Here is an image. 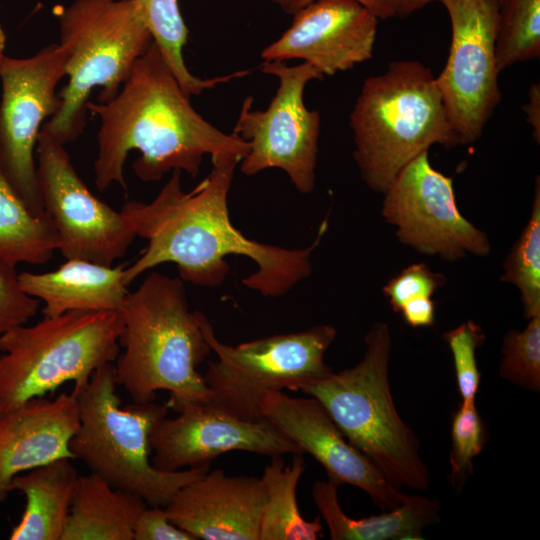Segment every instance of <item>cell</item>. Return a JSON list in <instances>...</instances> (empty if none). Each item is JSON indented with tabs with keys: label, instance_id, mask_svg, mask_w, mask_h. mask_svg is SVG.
Returning a JSON list of instances; mask_svg holds the SVG:
<instances>
[{
	"label": "cell",
	"instance_id": "cell-1",
	"mask_svg": "<svg viewBox=\"0 0 540 540\" xmlns=\"http://www.w3.org/2000/svg\"><path fill=\"white\" fill-rule=\"evenodd\" d=\"M241 159L233 154L211 156L212 169L186 192L175 170L150 202L130 201L123 212L137 236L147 240L140 257L124 269L129 286L138 276L163 263H174L184 282L216 287L226 279L229 255L244 256L257 269L242 283L265 297L287 294L312 272L311 256L328 228L325 219L311 245L287 249L245 236L230 219L228 195Z\"/></svg>",
	"mask_w": 540,
	"mask_h": 540
},
{
	"label": "cell",
	"instance_id": "cell-2",
	"mask_svg": "<svg viewBox=\"0 0 540 540\" xmlns=\"http://www.w3.org/2000/svg\"><path fill=\"white\" fill-rule=\"evenodd\" d=\"M98 116L95 185L104 191L117 183L124 191V167L132 150L136 176L144 182L162 179L175 170L196 177L206 154H233L241 160L250 145L204 119L165 63L152 41L137 59L117 95L108 102L88 101Z\"/></svg>",
	"mask_w": 540,
	"mask_h": 540
},
{
	"label": "cell",
	"instance_id": "cell-3",
	"mask_svg": "<svg viewBox=\"0 0 540 540\" xmlns=\"http://www.w3.org/2000/svg\"><path fill=\"white\" fill-rule=\"evenodd\" d=\"M124 330L116 359L118 385L133 402H153L158 391L169 393L168 408L177 413L211 401L210 391L197 367L212 352L190 311L184 281L151 272L122 309Z\"/></svg>",
	"mask_w": 540,
	"mask_h": 540
},
{
	"label": "cell",
	"instance_id": "cell-4",
	"mask_svg": "<svg viewBox=\"0 0 540 540\" xmlns=\"http://www.w3.org/2000/svg\"><path fill=\"white\" fill-rule=\"evenodd\" d=\"M350 127L360 175L379 193L432 145H458L435 76L418 60L390 62L383 73L366 78Z\"/></svg>",
	"mask_w": 540,
	"mask_h": 540
},
{
	"label": "cell",
	"instance_id": "cell-5",
	"mask_svg": "<svg viewBox=\"0 0 540 540\" xmlns=\"http://www.w3.org/2000/svg\"><path fill=\"white\" fill-rule=\"evenodd\" d=\"M117 385L114 364L107 363L82 389L73 390L79 427L70 452L113 488L140 497L148 506L165 507L181 487L210 470V464L176 471L156 468L150 433L169 408L154 401L121 406Z\"/></svg>",
	"mask_w": 540,
	"mask_h": 540
},
{
	"label": "cell",
	"instance_id": "cell-6",
	"mask_svg": "<svg viewBox=\"0 0 540 540\" xmlns=\"http://www.w3.org/2000/svg\"><path fill=\"white\" fill-rule=\"evenodd\" d=\"M365 344L358 364L309 382L299 391L321 402L347 440L391 484L424 491L430 484L429 469L420 456L419 440L398 414L390 390L388 325L373 324Z\"/></svg>",
	"mask_w": 540,
	"mask_h": 540
},
{
	"label": "cell",
	"instance_id": "cell-7",
	"mask_svg": "<svg viewBox=\"0 0 540 540\" xmlns=\"http://www.w3.org/2000/svg\"><path fill=\"white\" fill-rule=\"evenodd\" d=\"M58 20L69 80L42 130L65 146L85 128L91 92L99 87L98 102L112 100L153 39L134 0H75Z\"/></svg>",
	"mask_w": 540,
	"mask_h": 540
},
{
	"label": "cell",
	"instance_id": "cell-8",
	"mask_svg": "<svg viewBox=\"0 0 540 540\" xmlns=\"http://www.w3.org/2000/svg\"><path fill=\"white\" fill-rule=\"evenodd\" d=\"M123 330L121 311H71L1 333L0 414L69 381L82 389L116 361Z\"/></svg>",
	"mask_w": 540,
	"mask_h": 540
},
{
	"label": "cell",
	"instance_id": "cell-9",
	"mask_svg": "<svg viewBox=\"0 0 540 540\" xmlns=\"http://www.w3.org/2000/svg\"><path fill=\"white\" fill-rule=\"evenodd\" d=\"M196 314L217 356V360L208 362L203 375L211 401L239 418L260 420V405L267 393L299 391L303 385L333 372L324 360L337 336L332 325H316L230 346L218 340L202 312Z\"/></svg>",
	"mask_w": 540,
	"mask_h": 540
},
{
	"label": "cell",
	"instance_id": "cell-10",
	"mask_svg": "<svg viewBox=\"0 0 540 540\" xmlns=\"http://www.w3.org/2000/svg\"><path fill=\"white\" fill-rule=\"evenodd\" d=\"M261 70L278 79V88L265 110H253V98L244 99L233 128L248 142L249 152L240 171L253 176L269 168L283 170L300 193L315 186L321 117L304 102L306 85L324 76L309 63L289 66L283 61H264Z\"/></svg>",
	"mask_w": 540,
	"mask_h": 540
},
{
	"label": "cell",
	"instance_id": "cell-11",
	"mask_svg": "<svg viewBox=\"0 0 540 540\" xmlns=\"http://www.w3.org/2000/svg\"><path fill=\"white\" fill-rule=\"evenodd\" d=\"M451 23V44L435 76L458 145L478 140L501 100L495 45L502 0H439Z\"/></svg>",
	"mask_w": 540,
	"mask_h": 540
},
{
	"label": "cell",
	"instance_id": "cell-12",
	"mask_svg": "<svg viewBox=\"0 0 540 540\" xmlns=\"http://www.w3.org/2000/svg\"><path fill=\"white\" fill-rule=\"evenodd\" d=\"M66 59L65 48L52 43L31 57L5 55L0 62V166L36 215L43 213L36 145L45 120L58 111L56 88L65 76Z\"/></svg>",
	"mask_w": 540,
	"mask_h": 540
},
{
	"label": "cell",
	"instance_id": "cell-13",
	"mask_svg": "<svg viewBox=\"0 0 540 540\" xmlns=\"http://www.w3.org/2000/svg\"><path fill=\"white\" fill-rule=\"evenodd\" d=\"M35 154L43 211L57 233L62 256L112 266L137 237L130 219L90 192L65 146L43 130Z\"/></svg>",
	"mask_w": 540,
	"mask_h": 540
},
{
	"label": "cell",
	"instance_id": "cell-14",
	"mask_svg": "<svg viewBox=\"0 0 540 540\" xmlns=\"http://www.w3.org/2000/svg\"><path fill=\"white\" fill-rule=\"evenodd\" d=\"M383 194V218L401 243L419 253L447 261L490 253L488 236L459 211L452 178L431 165L428 151L407 164Z\"/></svg>",
	"mask_w": 540,
	"mask_h": 540
},
{
	"label": "cell",
	"instance_id": "cell-15",
	"mask_svg": "<svg viewBox=\"0 0 540 540\" xmlns=\"http://www.w3.org/2000/svg\"><path fill=\"white\" fill-rule=\"evenodd\" d=\"M152 464L164 471L210 464L229 451L268 457L304 454L265 418L249 421L212 401L196 403L160 419L150 433Z\"/></svg>",
	"mask_w": 540,
	"mask_h": 540
},
{
	"label": "cell",
	"instance_id": "cell-16",
	"mask_svg": "<svg viewBox=\"0 0 540 540\" xmlns=\"http://www.w3.org/2000/svg\"><path fill=\"white\" fill-rule=\"evenodd\" d=\"M262 418L310 454L336 485L349 484L366 492L384 511L408 497L391 484L379 468L355 448L316 398L291 397L283 391L267 393L260 405Z\"/></svg>",
	"mask_w": 540,
	"mask_h": 540
},
{
	"label": "cell",
	"instance_id": "cell-17",
	"mask_svg": "<svg viewBox=\"0 0 540 540\" xmlns=\"http://www.w3.org/2000/svg\"><path fill=\"white\" fill-rule=\"evenodd\" d=\"M379 18L357 0H315L261 51L264 61L301 59L323 76L372 58Z\"/></svg>",
	"mask_w": 540,
	"mask_h": 540
},
{
	"label": "cell",
	"instance_id": "cell-18",
	"mask_svg": "<svg viewBox=\"0 0 540 540\" xmlns=\"http://www.w3.org/2000/svg\"><path fill=\"white\" fill-rule=\"evenodd\" d=\"M265 499L261 478L214 469L181 487L164 510L197 540H259Z\"/></svg>",
	"mask_w": 540,
	"mask_h": 540
},
{
	"label": "cell",
	"instance_id": "cell-19",
	"mask_svg": "<svg viewBox=\"0 0 540 540\" xmlns=\"http://www.w3.org/2000/svg\"><path fill=\"white\" fill-rule=\"evenodd\" d=\"M79 427L76 392L38 397L0 414V502L13 477L59 458L73 456L69 443Z\"/></svg>",
	"mask_w": 540,
	"mask_h": 540
},
{
	"label": "cell",
	"instance_id": "cell-20",
	"mask_svg": "<svg viewBox=\"0 0 540 540\" xmlns=\"http://www.w3.org/2000/svg\"><path fill=\"white\" fill-rule=\"evenodd\" d=\"M125 264L108 266L82 259H66L45 273L21 272V288L42 300L44 316L71 311H122L129 293Z\"/></svg>",
	"mask_w": 540,
	"mask_h": 540
},
{
	"label": "cell",
	"instance_id": "cell-21",
	"mask_svg": "<svg viewBox=\"0 0 540 540\" xmlns=\"http://www.w3.org/2000/svg\"><path fill=\"white\" fill-rule=\"evenodd\" d=\"M338 485L331 480L316 481L312 497L328 526L332 540H418L422 529L438 520L439 503L420 495H408L397 508L366 518L353 519L342 510Z\"/></svg>",
	"mask_w": 540,
	"mask_h": 540
},
{
	"label": "cell",
	"instance_id": "cell-22",
	"mask_svg": "<svg viewBox=\"0 0 540 540\" xmlns=\"http://www.w3.org/2000/svg\"><path fill=\"white\" fill-rule=\"evenodd\" d=\"M71 460L59 458L13 477L9 492H22L26 504L10 540H61L79 477Z\"/></svg>",
	"mask_w": 540,
	"mask_h": 540
},
{
	"label": "cell",
	"instance_id": "cell-23",
	"mask_svg": "<svg viewBox=\"0 0 540 540\" xmlns=\"http://www.w3.org/2000/svg\"><path fill=\"white\" fill-rule=\"evenodd\" d=\"M147 506L96 474L79 475L61 540H133L135 522Z\"/></svg>",
	"mask_w": 540,
	"mask_h": 540
},
{
	"label": "cell",
	"instance_id": "cell-24",
	"mask_svg": "<svg viewBox=\"0 0 540 540\" xmlns=\"http://www.w3.org/2000/svg\"><path fill=\"white\" fill-rule=\"evenodd\" d=\"M304 470V454H292L289 465L282 456L270 457L260 477L266 499L259 540H316L321 536L320 519L307 521L297 505V485Z\"/></svg>",
	"mask_w": 540,
	"mask_h": 540
},
{
	"label": "cell",
	"instance_id": "cell-25",
	"mask_svg": "<svg viewBox=\"0 0 540 540\" xmlns=\"http://www.w3.org/2000/svg\"><path fill=\"white\" fill-rule=\"evenodd\" d=\"M58 248L49 217L29 210L0 166V260L43 265Z\"/></svg>",
	"mask_w": 540,
	"mask_h": 540
},
{
	"label": "cell",
	"instance_id": "cell-26",
	"mask_svg": "<svg viewBox=\"0 0 540 540\" xmlns=\"http://www.w3.org/2000/svg\"><path fill=\"white\" fill-rule=\"evenodd\" d=\"M134 1L165 63L189 97L197 96L221 82L248 73L242 71L212 79H202L193 75L183 57V48L187 43L189 31L181 14L178 0Z\"/></svg>",
	"mask_w": 540,
	"mask_h": 540
},
{
	"label": "cell",
	"instance_id": "cell-27",
	"mask_svg": "<svg viewBox=\"0 0 540 540\" xmlns=\"http://www.w3.org/2000/svg\"><path fill=\"white\" fill-rule=\"evenodd\" d=\"M503 282L520 292L527 319L540 316V181L535 180L529 220L503 263Z\"/></svg>",
	"mask_w": 540,
	"mask_h": 540
},
{
	"label": "cell",
	"instance_id": "cell-28",
	"mask_svg": "<svg viewBox=\"0 0 540 540\" xmlns=\"http://www.w3.org/2000/svg\"><path fill=\"white\" fill-rule=\"evenodd\" d=\"M499 73L540 57V0H502L495 45Z\"/></svg>",
	"mask_w": 540,
	"mask_h": 540
},
{
	"label": "cell",
	"instance_id": "cell-29",
	"mask_svg": "<svg viewBox=\"0 0 540 540\" xmlns=\"http://www.w3.org/2000/svg\"><path fill=\"white\" fill-rule=\"evenodd\" d=\"M500 377L522 388L540 390V316L524 330H509L503 338Z\"/></svg>",
	"mask_w": 540,
	"mask_h": 540
},
{
	"label": "cell",
	"instance_id": "cell-30",
	"mask_svg": "<svg viewBox=\"0 0 540 540\" xmlns=\"http://www.w3.org/2000/svg\"><path fill=\"white\" fill-rule=\"evenodd\" d=\"M450 482L461 489L467 476L473 473V459L482 451L486 431L475 402H462L455 412L451 427Z\"/></svg>",
	"mask_w": 540,
	"mask_h": 540
},
{
	"label": "cell",
	"instance_id": "cell-31",
	"mask_svg": "<svg viewBox=\"0 0 540 540\" xmlns=\"http://www.w3.org/2000/svg\"><path fill=\"white\" fill-rule=\"evenodd\" d=\"M452 353L457 388L462 402H475L481 374L476 361V350L485 340L481 327L466 321L444 334Z\"/></svg>",
	"mask_w": 540,
	"mask_h": 540
},
{
	"label": "cell",
	"instance_id": "cell-32",
	"mask_svg": "<svg viewBox=\"0 0 540 540\" xmlns=\"http://www.w3.org/2000/svg\"><path fill=\"white\" fill-rule=\"evenodd\" d=\"M15 267L0 260V334L27 324L39 308V300L21 288Z\"/></svg>",
	"mask_w": 540,
	"mask_h": 540
},
{
	"label": "cell",
	"instance_id": "cell-33",
	"mask_svg": "<svg viewBox=\"0 0 540 540\" xmlns=\"http://www.w3.org/2000/svg\"><path fill=\"white\" fill-rule=\"evenodd\" d=\"M446 282L445 276L432 271L424 263H415L392 277L384 286L383 293L395 312L410 299L432 296Z\"/></svg>",
	"mask_w": 540,
	"mask_h": 540
},
{
	"label": "cell",
	"instance_id": "cell-34",
	"mask_svg": "<svg viewBox=\"0 0 540 540\" xmlns=\"http://www.w3.org/2000/svg\"><path fill=\"white\" fill-rule=\"evenodd\" d=\"M133 536V540H197L174 525L160 506L143 509L135 522Z\"/></svg>",
	"mask_w": 540,
	"mask_h": 540
},
{
	"label": "cell",
	"instance_id": "cell-35",
	"mask_svg": "<svg viewBox=\"0 0 540 540\" xmlns=\"http://www.w3.org/2000/svg\"><path fill=\"white\" fill-rule=\"evenodd\" d=\"M284 13L294 15L296 12L314 2L315 0H271ZM379 19L397 17L398 0H357Z\"/></svg>",
	"mask_w": 540,
	"mask_h": 540
},
{
	"label": "cell",
	"instance_id": "cell-36",
	"mask_svg": "<svg viewBox=\"0 0 540 540\" xmlns=\"http://www.w3.org/2000/svg\"><path fill=\"white\" fill-rule=\"evenodd\" d=\"M400 312L411 327H428L434 324L435 303L430 296L415 297L408 300Z\"/></svg>",
	"mask_w": 540,
	"mask_h": 540
},
{
	"label": "cell",
	"instance_id": "cell-37",
	"mask_svg": "<svg viewBox=\"0 0 540 540\" xmlns=\"http://www.w3.org/2000/svg\"><path fill=\"white\" fill-rule=\"evenodd\" d=\"M528 124L532 126L533 137L540 142V85L533 83L528 91L527 103L523 106Z\"/></svg>",
	"mask_w": 540,
	"mask_h": 540
},
{
	"label": "cell",
	"instance_id": "cell-38",
	"mask_svg": "<svg viewBox=\"0 0 540 540\" xmlns=\"http://www.w3.org/2000/svg\"><path fill=\"white\" fill-rule=\"evenodd\" d=\"M434 1L439 0H398L397 17H408Z\"/></svg>",
	"mask_w": 540,
	"mask_h": 540
},
{
	"label": "cell",
	"instance_id": "cell-39",
	"mask_svg": "<svg viewBox=\"0 0 540 540\" xmlns=\"http://www.w3.org/2000/svg\"><path fill=\"white\" fill-rule=\"evenodd\" d=\"M5 46H6V35L2 26L0 25V62L5 56L4 54Z\"/></svg>",
	"mask_w": 540,
	"mask_h": 540
}]
</instances>
